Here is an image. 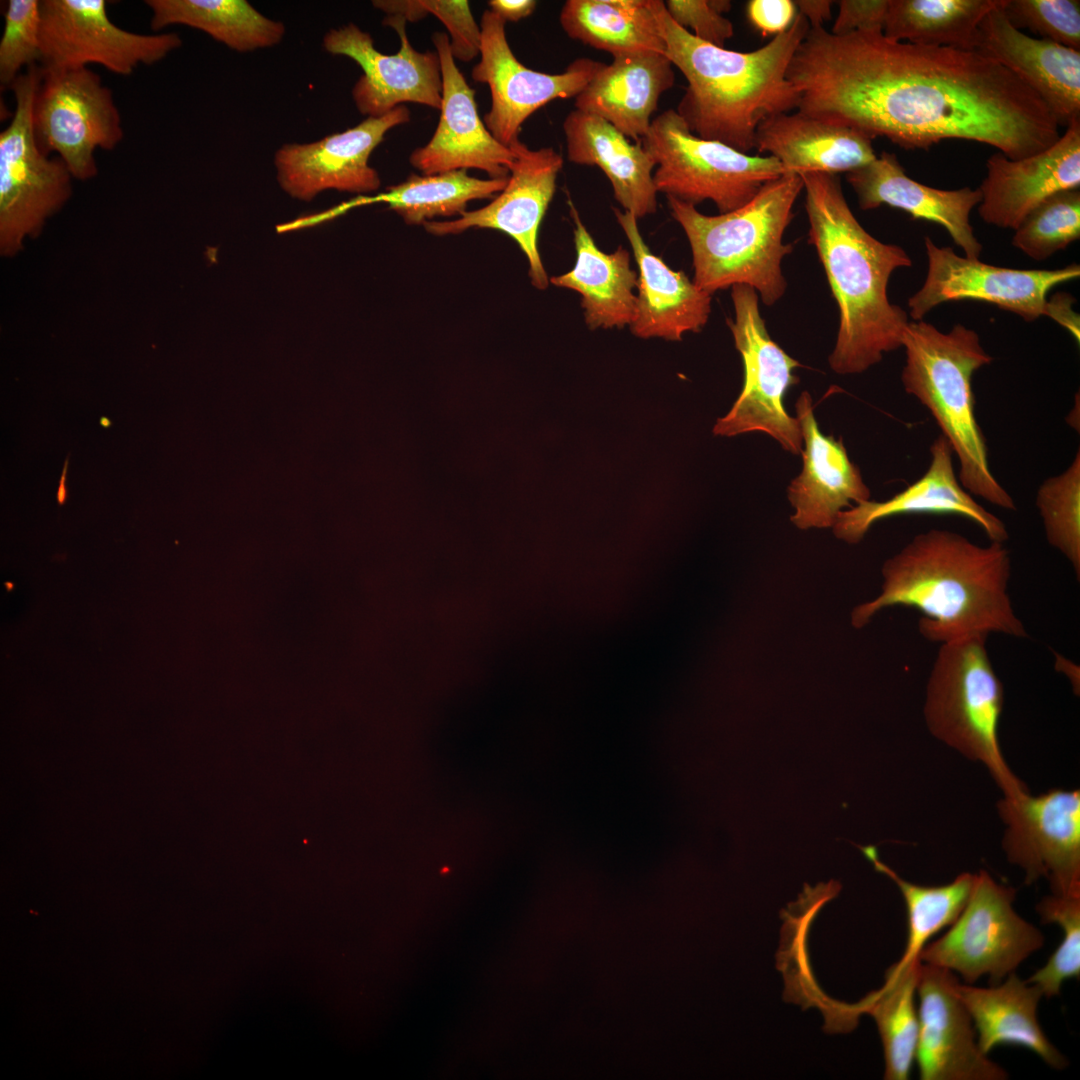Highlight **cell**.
I'll return each instance as SVG.
<instances>
[{"mask_svg":"<svg viewBox=\"0 0 1080 1080\" xmlns=\"http://www.w3.org/2000/svg\"><path fill=\"white\" fill-rule=\"evenodd\" d=\"M1001 0H888L883 35L894 41L974 51L978 26Z\"/></svg>","mask_w":1080,"mask_h":1080,"instance_id":"e575fe53","label":"cell"},{"mask_svg":"<svg viewBox=\"0 0 1080 1080\" xmlns=\"http://www.w3.org/2000/svg\"><path fill=\"white\" fill-rule=\"evenodd\" d=\"M641 143L656 161L657 192L694 206L710 200L720 214L745 205L765 183L784 174L774 157L695 136L674 109L651 121Z\"/></svg>","mask_w":1080,"mask_h":1080,"instance_id":"ba28073f","label":"cell"},{"mask_svg":"<svg viewBox=\"0 0 1080 1080\" xmlns=\"http://www.w3.org/2000/svg\"><path fill=\"white\" fill-rule=\"evenodd\" d=\"M650 7L664 55L687 80L675 111L695 136L748 154L764 120L798 108L800 93L787 71L810 28L802 14L766 45L740 52L696 38L675 23L664 1L650 0Z\"/></svg>","mask_w":1080,"mask_h":1080,"instance_id":"277c9868","label":"cell"},{"mask_svg":"<svg viewBox=\"0 0 1080 1080\" xmlns=\"http://www.w3.org/2000/svg\"><path fill=\"white\" fill-rule=\"evenodd\" d=\"M957 996L968 1011L981 1051L999 1045L1029 1049L1053 1069L1068 1066L1067 1058L1050 1042L1037 1017L1043 994L1038 986L1020 979L1015 972L990 987L955 985Z\"/></svg>","mask_w":1080,"mask_h":1080,"instance_id":"4dcf8cb0","label":"cell"},{"mask_svg":"<svg viewBox=\"0 0 1080 1080\" xmlns=\"http://www.w3.org/2000/svg\"><path fill=\"white\" fill-rule=\"evenodd\" d=\"M145 4L152 12V30L189 26L238 52L272 47L285 34L282 22L265 17L246 0H146Z\"/></svg>","mask_w":1080,"mask_h":1080,"instance_id":"836d02e7","label":"cell"},{"mask_svg":"<svg viewBox=\"0 0 1080 1080\" xmlns=\"http://www.w3.org/2000/svg\"><path fill=\"white\" fill-rule=\"evenodd\" d=\"M880 594L855 607L851 624L867 625L888 606L921 612L919 632L946 643L973 634L1027 638L1008 592L1011 558L1004 543L980 546L946 529L915 535L881 569Z\"/></svg>","mask_w":1080,"mask_h":1080,"instance_id":"7a4b0ae2","label":"cell"},{"mask_svg":"<svg viewBox=\"0 0 1080 1080\" xmlns=\"http://www.w3.org/2000/svg\"><path fill=\"white\" fill-rule=\"evenodd\" d=\"M6 586L8 587V589H10L11 587H13V585H12L11 583H6Z\"/></svg>","mask_w":1080,"mask_h":1080,"instance_id":"9f6ffc18","label":"cell"},{"mask_svg":"<svg viewBox=\"0 0 1080 1080\" xmlns=\"http://www.w3.org/2000/svg\"><path fill=\"white\" fill-rule=\"evenodd\" d=\"M986 170L979 187V216L987 224L1015 230L1053 194L1080 187V119L1034 155L1014 160L1001 152L992 154Z\"/></svg>","mask_w":1080,"mask_h":1080,"instance_id":"7402d4cb","label":"cell"},{"mask_svg":"<svg viewBox=\"0 0 1080 1080\" xmlns=\"http://www.w3.org/2000/svg\"><path fill=\"white\" fill-rule=\"evenodd\" d=\"M43 73L28 67L12 83L16 108L0 133V252L18 253L27 237L37 236L72 193L68 167L37 146L32 125L33 104Z\"/></svg>","mask_w":1080,"mask_h":1080,"instance_id":"9c48e42d","label":"cell"},{"mask_svg":"<svg viewBox=\"0 0 1080 1080\" xmlns=\"http://www.w3.org/2000/svg\"><path fill=\"white\" fill-rule=\"evenodd\" d=\"M797 13L792 0H750L747 3V17L763 36L785 32Z\"/></svg>","mask_w":1080,"mask_h":1080,"instance_id":"7dc6e473","label":"cell"},{"mask_svg":"<svg viewBox=\"0 0 1080 1080\" xmlns=\"http://www.w3.org/2000/svg\"><path fill=\"white\" fill-rule=\"evenodd\" d=\"M1036 912L1043 924H1057L1063 931L1047 963L1026 980L1051 998L1060 994L1066 980L1080 975V895L1050 894L1036 905Z\"/></svg>","mask_w":1080,"mask_h":1080,"instance_id":"60d3db41","label":"cell"},{"mask_svg":"<svg viewBox=\"0 0 1080 1080\" xmlns=\"http://www.w3.org/2000/svg\"><path fill=\"white\" fill-rule=\"evenodd\" d=\"M383 24L399 36L400 49L395 54L378 51L371 35L353 23L330 29L323 37L327 52L349 57L362 68L363 75L352 89L357 110L367 117H380L406 102L440 110L442 74L437 52L414 49L401 16L387 15Z\"/></svg>","mask_w":1080,"mask_h":1080,"instance_id":"e0dca14e","label":"cell"},{"mask_svg":"<svg viewBox=\"0 0 1080 1080\" xmlns=\"http://www.w3.org/2000/svg\"><path fill=\"white\" fill-rule=\"evenodd\" d=\"M795 409L804 447L802 470L787 488L794 510L790 520L802 530L832 528L844 508L869 501L871 492L842 438L821 432L807 391L800 394Z\"/></svg>","mask_w":1080,"mask_h":1080,"instance_id":"603a6c76","label":"cell"},{"mask_svg":"<svg viewBox=\"0 0 1080 1080\" xmlns=\"http://www.w3.org/2000/svg\"><path fill=\"white\" fill-rule=\"evenodd\" d=\"M507 178L479 179L466 169L433 175L411 174L404 182L374 197H360L343 204L332 215L351 207L385 202L408 224H424L437 216L462 215L468 202L491 198L506 186Z\"/></svg>","mask_w":1080,"mask_h":1080,"instance_id":"d590c367","label":"cell"},{"mask_svg":"<svg viewBox=\"0 0 1080 1080\" xmlns=\"http://www.w3.org/2000/svg\"><path fill=\"white\" fill-rule=\"evenodd\" d=\"M42 73L32 114L36 144L57 153L73 178L91 179L96 149L113 150L124 136L113 93L87 67Z\"/></svg>","mask_w":1080,"mask_h":1080,"instance_id":"7c38bea8","label":"cell"},{"mask_svg":"<svg viewBox=\"0 0 1080 1080\" xmlns=\"http://www.w3.org/2000/svg\"><path fill=\"white\" fill-rule=\"evenodd\" d=\"M987 637L973 634L940 644L926 684L923 716L932 736L981 763L1003 796H1017L1029 791L1001 751L1004 688L990 660Z\"/></svg>","mask_w":1080,"mask_h":1080,"instance_id":"52a82bcc","label":"cell"},{"mask_svg":"<svg viewBox=\"0 0 1080 1080\" xmlns=\"http://www.w3.org/2000/svg\"><path fill=\"white\" fill-rule=\"evenodd\" d=\"M874 868L892 879L898 886L907 909L908 935L901 959L894 965L903 968L919 959L929 939L950 926L965 907L973 888L975 874L963 872L952 882L940 886H923L901 878L883 863L874 846H859Z\"/></svg>","mask_w":1080,"mask_h":1080,"instance_id":"74e56055","label":"cell"},{"mask_svg":"<svg viewBox=\"0 0 1080 1080\" xmlns=\"http://www.w3.org/2000/svg\"><path fill=\"white\" fill-rule=\"evenodd\" d=\"M1055 658H1056V662H1055L1056 669L1058 671H1060L1061 673H1063L1070 680V683H1071V685H1072V687L1074 689V692L1075 693L1077 692V694H1079V687H1080L1079 666H1076L1075 663L1071 662L1070 660H1068L1067 658H1065L1062 655L1055 654Z\"/></svg>","mask_w":1080,"mask_h":1080,"instance_id":"816d5d0a","label":"cell"},{"mask_svg":"<svg viewBox=\"0 0 1080 1080\" xmlns=\"http://www.w3.org/2000/svg\"><path fill=\"white\" fill-rule=\"evenodd\" d=\"M69 458H70V454L68 453V455L66 456L63 468H62V473H61V476H60V479H59L58 488H57V492H56V500H57V503H58L59 506L64 505L66 503L67 499H68V488L66 486V480H67Z\"/></svg>","mask_w":1080,"mask_h":1080,"instance_id":"f5cc1de1","label":"cell"},{"mask_svg":"<svg viewBox=\"0 0 1080 1080\" xmlns=\"http://www.w3.org/2000/svg\"><path fill=\"white\" fill-rule=\"evenodd\" d=\"M902 347L903 387L928 409L950 443L963 488L994 506L1016 510L1012 496L992 473L986 438L976 419L972 377L993 361L979 335L962 324L942 332L920 320L907 324Z\"/></svg>","mask_w":1080,"mask_h":1080,"instance_id":"8992f818","label":"cell"},{"mask_svg":"<svg viewBox=\"0 0 1080 1080\" xmlns=\"http://www.w3.org/2000/svg\"><path fill=\"white\" fill-rule=\"evenodd\" d=\"M431 39L441 65V114L429 142L410 154V164L423 175L473 168L492 179L507 178L513 150L495 139L480 118L475 90L455 63L448 34L435 32Z\"/></svg>","mask_w":1080,"mask_h":1080,"instance_id":"44dd1931","label":"cell"},{"mask_svg":"<svg viewBox=\"0 0 1080 1080\" xmlns=\"http://www.w3.org/2000/svg\"><path fill=\"white\" fill-rule=\"evenodd\" d=\"M563 131L568 160L599 167L624 211L637 219L656 212V161L641 141L632 143L609 122L577 109L565 117Z\"/></svg>","mask_w":1080,"mask_h":1080,"instance_id":"f546056e","label":"cell"},{"mask_svg":"<svg viewBox=\"0 0 1080 1080\" xmlns=\"http://www.w3.org/2000/svg\"><path fill=\"white\" fill-rule=\"evenodd\" d=\"M576 262L574 267L550 282L581 295L585 322L591 329L624 327L636 312L637 273L631 268L629 252L619 247L612 253L600 250L571 200Z\"/></svg>","mask_w":1080,"mask_h":1080,"instance_id":"1f68e13d","label":"cell"},{"mask_svg":"<svg viewBox=\"0 0 1080 1080\" xmlns=\"http://www.w3.org/2000/svg\"><path fill=\"white\" fill-rule=\"evenodd\" d=\"M99 422H100V425H101L102 427H104V428H109V427H111V425H112V422H111V420H110V419H109L108 417H106V416H102V417L100 418Z\"/></svg>","mask_w":1080,"mask_h":1080,"instance_id":"11a10c76","label":"cell"},{"mask_svg":"<svg viewBox=\"0 0 1080 1080\" xmlns=\"http://www.w3.org/2000/svg\"><path fill=\"white\" fill-rule=\"evenodd\" d=\"M614 214L631 245L639 272L632 333L644 339L681 341L684 334L699 332L709 319L711 294L649 249L633 214L619 209H614Z\"/></svg>","mask_w":1080,"mask_h":1080,"instance_id":"4316f807","label":"cell"},{"mask_svg":"<svg viewBox=\"0 0 1080 1080\" xmlns=\"http://www.w3.org/2000/svg\"><path fill=\"white\" fill-rule=\"evenodd\" d=\"M734 319L728 322L741 354L744 382L730 411L717 420L720 436L765 433L793 455H800L803 439L796 417L784 406L788 389L798 383L800 363L772 340L759 310L757 292L746 285L731 287Z\"/></svg>","mask_w":1080,"mask_h":1080,"instance_id":"8fae6325","label":"cell"},{"mask_svg":"<svg viewBox=\"0 0 1080 1080\" xmlns=\"http://www.w3.org/2000/svg\"><path fill=\"white\" fill-rule=\"evenodd\" d=\"M1015 897L1013 887L980 870L962 912L945 934L924 946L920 961L957 973L967 984L983 976L991 985L1003 981L1045 942L1015 911Z\"/></svg>","mask_w":1080,"mask_h":1080,"instance_id":"30bf717a","label":"cell"},{"mask_svg":"<svg viewBox=\"0 0 1080 1080\" xmlns=\"http://www.w3.org/2000/svg\"><path fill=\"white\" fill-rule=\"evenodd\" d=\"M921 961L916 959L903 968L893 966L886 973L884 986L862 1000L864 1012L875 1020L884 1051L888 1080H906L915 1060L919 1034L915 995Z\"/></svg>","mask_w":1080,"mask_h":1080,"instance_id":"8d00e7d4","label":"cell"},{"mask_svg":"<svg viewBox=\"0 0 1080 1080\" xmlns=\"http://www.w3.org/2000/svg\"><path fill=\"white\" fill-rule=\"evenodd\" d=\"M428 13L435 15L447 28L455 59L468 62L479 54L481 29L472 15L468 1H409L411 22L422 19Z\"/></svg>","mask_w":1080,"mask_h":1080,"instance_id":"ee69618b","label":"cell"},{"mask_svg":"<svg viewBox=\"0 0 1080 1080\" xmlns=\"http://www.w3.org/2000/svg\"><path fill=\"white\" fill-rule=\"evenodd\" d=\"M831 29L835 35L857 31H883L888 0H840Z\"/></svg>","mask_w":1080,"mask_h":1080,"instance_id":"bcb514c9","label":"cell"},{"mask_svg":"<svg viewBox=\"0 0 1080 1080\" xmlns=\"http://www.w3.org/2000/svg\"><path fill=\"white\" fill-rule=\"evenodd\" d=\"M664 4L675 23L692 29V34L706 43L724 48L734 34L732 22L715 10L711 0H668Z\"/></svg>","mask_w":1080,"mask_h":1080,"instance_id":"f6af8a7d","label":"cell"},{"mask_svg":"<svg viewBox=\"0 0 1080 1080\" xmlns=\"http://www.w3.org/2000/svg\"><path fill=\"white\" fill-rule=\"evenodd\" d=\"M955 973L921 962L917 984L919 1034L915 1060L922 1080H1005L983 1053L972 1019L957 996Z\"/></svg>","mask_w":1080,"mask_h":1080,"instance_id":"ffe728a7","label":"cell"},{"mask_svg":"<svg viewBox=\"0 0 1080 1080\" xmlns=\"http://www.w3.org/2000/svg\"><path fill=\"white\" fill-rule=\"evenodd\" d=\"M40 68L71 70L89 64L131 75L153 65L182 45L177 33L139 34L115 25L105 0L40 1Z\"/></svg>","mask_w":1080,"mask_h":1080,"instance_id":"4fadbf2b","label":"cell"},{"mask_svg":"<svg viewBox=\"0 0 1080 1080\" xmlns=\"http://www.w3.org/2000/svg\"><path fill=\"white\" fill-rule=\"evenodd\" d=\"M40 23L39 0L8 1L0 41L2 88H10L23 67L40 63Z\"/></svg>","mask_w":1080,"mask_h":1080,"instance_id":"b9f144b4","label":"cell"},{"mask_svg":"<svg viewBox=\"0 0 1080 1080\" xmlns=\"http://www.w3.org/2000/svg\"><path fill=\"white\" fill-rule=\"evenodd\" d=\"M1080 238V189L1057 192L1030 212L1014 230L1012 245L1043 261Z\"/></svg>","mask_w":1080,"mask_h":1080,"instance_id":"ab89813d","label":"cell"},{"mask_svg":"<svg viewBox=\"0 0 1080 1080\" xmlns=\"http://www.w3.org/2000/svg\"><path fill=\"white\" fill-rule=\"evenodd\" d=\"M787 78L800 93L798 111L903 149L961 139L1016 160L1061 135L1042 98L996 61L975 51L894 41L882 31L835 35L809 28Z\"/></svg>","mask_w":1080,"mask_h":1080,"instance_id":"6da1fadb","label":"cell"},{"mask_svg":"<svg viewBox=\"0 0 1080 1080\" xmlns=\"http://www.w3.org/2000/svg\"><path fill=\"white\" fill-rule=\"evenodd\" d=\"M670 60L655 51L613 56L575 97V109L604 119L627 138L641 141L661 95L673 87Z\"/></svg>","mask_w":1080,"mask_h":1080,"instance_id":"83f0119b","label":"cell"},{"mask_svg":"<svg viewBox=\"0 0 1080 1080\" xmlns=\"http://www.w3.org/2000/svg\"><path fill=\"white\" fill-rule=\"evenodd\" d=\"M1002 9L1016 29L1079 50V0H1004Z\"/></svg>","mask_w":1080,"mask_h":1080,"instance_id":"7bdbcfd3","label":"cell"},{"mask_svg":"<svg viewBox=\"0 0 1080 1080\" xmlns=\"http://www.w3.org/2000/svg\"><path fill=\"white\" fill-rule=\"evenodd\" d=\"M1074 303L1075 299L1068 293L1061 292L1055 294L1046 302L1045 316H1049L1060 325L1064 326L1069 330L1077 342H1079L1080 319L1079 315L1072 309Z\"/></svg>","mask_w":1080,"mask_h":1080,"instance_id":"c3c4849f","label":"cell"},{"mask_svg":"<svg viewBox=\"0 0 1080 1080\" xmlns=\"http://www.w3.org/2000/svg\"><path fill=\"white\" fill-rule=\"evenodd\" d=\"M794 3L810 28L823 27V24L831 19V7L834 3L831 0H797Z\"/></svg>","mask_w":1080,"mask_h":1080,"instance_id":"f907efd6","label":"cell"},{"mask_svg":"<svg viewBox=\"0 0 1080 1080\" xmlns=\"http://www.w3.org/2000/svg\"><path fill=\"white\" fill-rule=\"evenodd\" d=\"M805 190L809 243L823 265L839 308V328L828 358L840 375L859 374L902 347L908 314L887 296L888 281L912 260L900 246L869 234L851 211L835 174L799 175Z\"/></svg>","mask_w":1080,"mask_h":1080,"instance_id":"3957f363","label":"cell"},{"mask_svg":"<svg viewBox=\"0 0 1080 1080\" xmlns=\"http://www.w3.org/2000/svg\"><path fill=\"white\" fill-rule=\"evenodd\" d=\"M1046 539L1080 578V453L1060 474L1045 479L1036 492Z\"/></svg>","mask_w":1080,"mask_h":1080,"instance_id":"f35d334b","label":"cell"},{"mask_svg":"<svg viewBox=\"0 0 1080 1080\" xmlns=\"http://www.w3.org/2000/svg\"><path fill=\"white\" fill-rule=\"evenodd\" d=\"M1003 3L981 20L974 51L1014 73L1042 98L1059 127H1067L1080 119V51L1016 29Z\"/></svg>","mask_w":1080,"mask_h":1080,"instance_id":"cb8c5ba5","label":"cell"},{"mask_svg":"<svg viewBox=\"0 0 1080 1080\" xmlns=\"http://www.w3.org/2000/svg\"><path fill=\"white\" fill-rule=\"evenodd\" d=\"M802 189L799 175L784 173L765 183L745 205L714 216L667 197L671 215L690 244L694 284L711 295L746 285L765 305L776 303L787 288L781 263L793 249L783 243V235Z\"/></svg>","mask_w":1080,"mask_h":1080,"instance_id":"5b68a950","label":"cell"},{"mask_svg":"<svg viewBox=\"0 0 1080 1080\" xmlns=\"http://www.w3.org/2000/svg\"><path fill=\"white\" fill-rule=\"evenodd\" d=\"M534 0H490V10L505 22H517L528 17L536 8Z\"/></svg>","mask_w":1080,"mask_h":1080,"instance_id":"681fc988","label":"cell"},{"mask_svg":"<svg viewBox=\"0 0 1080 1080\" xmlns=\"http://www.w3.org/2000/svg\"><path fill=\"white\" fill-rule=\"evenodd\" d=\"M506 22L491 10L480 20V61L473 67L474 81L488 85L491 107L483 122L505 146L518 140L524 121L556 99L576 97L605 65L579 58L564 72L548 74L524 66L512 52L505 32Z\"/></svg>","mask_w":1080,"mask_h":1080,"instance_id":"9a60e30c","label":"cell"},{"mask_svg":"<svg viewBox=\"0 0 1080 1080\" xmlns=\"http://www.w3.org/2000/svg\"><path fill=\"white\" fill-rule=\"evenodd\" d=\"M953 455L950 443L940 434L930 446L929 466L917 481L888 500H869L843 510L832 527L834 535L848 544H857L874 523L887 517L955 514L976 523L991 542L1004 543L1009 538L1005 524L963 488L954 469Z\"/></svg>","mask_w":1080,"mask_h":1080,"instance_id":"d4e9b609","label":"cell"},{"mask_svg":"<svg viewBox=\"0 0 1080 1080\" xmlns=\"http://www.w3.org/2000/svg\"><path fill=\"white\" fill-rule=\"evenodd\" d=\"M509 147L515 160L505 188L486 206L464 212L452 221H427L425 229L435 235L457 234L469 228L502 231L520 246L529 263V276L538 289L548 277L538 250V231L551 202L563 157L552 147L530 149L519 139Z\"/></svg>","mask_w":1080,"mask_h":1080,"instance_id":"d6986e66","label":"cell"},{"mask_svg":"<svg viewBox=\"0 0 1080 1080\" xmlns=\"http://www.w3.org/2000/svg\"><path fill=\"white\" fill-rule=\"evenodd\" d=\"M928 270L922 287L908 300L909 314L920 321L936 306L952 301L975 300L1034 321L1045 315L1048 292L1080 276L1078 264L1052 270L1013 269L994 266L939 247L924 238Z\"/></svg>","mask_w":1080,"mask_h":1080,"instance_id":"2e32d148","label":"cell"},{"mask_svg":"<svg viewBox=\"0 0 1080 1080\" xmlns=\"http://www.w3.org/2000/svg\"><path fill=\"white\" fill-rule=\"evenodd\" d=\"M996 808L1005 825L1003 851L1025 883L1045 878L1051 894L1080 895V791L1003 796Z\"/></svg>","mask_w":1080,"mask_h":1080,"instance_id":"5bb4252c","label":"cell"},{"mask_svg":"<svg viewBox=\"0 0 1080 1080\" xmlns=\"http://www.w3.org/2000/svg\"><path fill=\"white\" fill-rule=\"evenodd\" d=\"M858 205L870 210L888 205L914 219L941 225L964 256L979 259L982 245L970 224L972 209L981 201L979 188L945 190L917 182L906 175L896 154L882 152L869 164L846 173Z\"/></svg>","mask_w":1080,"mask_h":1080,"instance_id":"484cf974","label":"cell"},{"mask_svg":"<svg viewBox=\"0 0 1080 1080\" xmlns=\"http://www.w3.org/2000/svg\"><path fill=\"white\" fill-rule=\"evenodd\" d=\"M869 136L854 128L796 111L764 120L755 149L777 159L784 173H848L876 157Z\"/></svg>","mask_w":1080,"mask_h":1080,"instance_id":"f1b7e54d","label":"cell"},{"mask_svg":"<svg viewBox=\"0 0 1080 1080\" xmlns=\"http://www.w3.org/2000/svg\"><path fill=\"white\" fill-rule=\"evenodd\" d=\"M410 121L400 105L380 117H367L356 126L305 144H285L274 156L277 179L291 197L310 201L324 190L368 193L380 186L369 165L375 148L392 128Z\"/></svg>","mask_w":1080,"mask_h":1080,"instance_id":"ac0fdd59","label":"cell"},{"mask_svg":"<svg viewBox=\"0 0 1080 1080\" xmlns=\"http://www.w3.org/2000/svg\"><path fill=\"white\" fill-rule=\"evenodd\" d=\"M559 22L570 38L612 56L665 51L650 0H568Z\"/></svg>","mask_w":1080,"mask_h":1080,"instance_id":"d6a6232c","label":"cell"},{"mask_svg":"<svg viewBox=\"0 0 1080 1080\" xmlns=\"http://www.w3.org/2000/svg\"><path fill=\"white\" fill-rule=\"evenodd\" d=\"M1077 410H1079V398L1077 400V405H1076V401H1075V405H1074L1073 409L1071 410V412L1067 416V424H1069L1074 429H1077L1076 424H1077V427L1079 428V423L1076 421V411Z\"/></svg>","mask_w":1080,"mask_h":1080,"instance_id":"db71d44e","label":"cell"}]
</instances>
